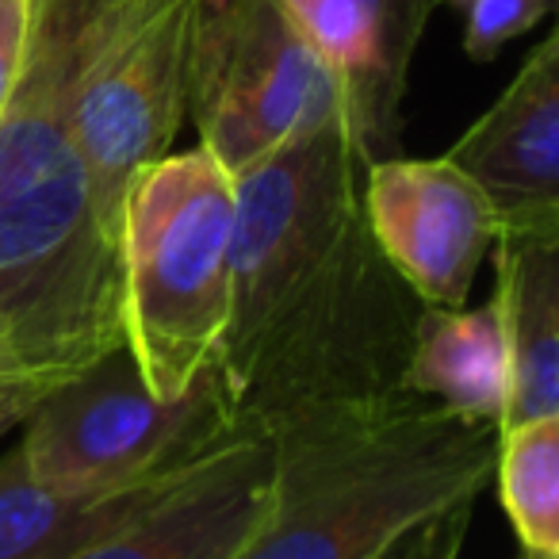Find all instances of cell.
Instances as JSON below:
<instances>
[{
    "mask_svg": "<svg viewBox=\"0 0 559 559\" xmlns=\"http://www.w3.org/2000/svg\"><path fill=\"white\" fill-rule=\"evenodd\" d=\"M421 299L376 246L345 116L234 173L215 372L246 426L403 395Z\"/></svg>",
    "mask_w": 559,
    "mask_h": 559,
    "instance_id": "6da1fadb",
    "label": "cell"
},
{
    "mask_svg": "<svg viewBox=\"0 0 559 559\" xmlns=\"http://www.w3.org/2000/svg\"><path fill=\"white\" fill-rule=\"evenodd\" d=\"M261 525L234 559H460L498 429L421 395L280 421Z\"/></svg>",
    "mask_w": 559,
    "mask_h": 559,
    "instance_id": "7a4b0ae2",
    "label": "cell"
},
{
    "mask_svg": "<svg viewBox=\"0 0 559 559\" xmlns=\"http://www.w3.org/2000/svg\"><path fill=\"white\" fill-rule=\"evenodd\" d=\"M234 177L203 146L131 185L119 230L123 345L150 395L180 399L215 368L230 314Z\"/></svg>",
    "mask_w": 559,
    "mask_h": 559,
    "instance_id": "3957f363",
    "label": "cell"
},
{
    "mask_svg": "<svg viewBox=\"0 0 559 559\" xmlns=\"http://www.w3.org/2000/svg\"><path fill=\"white\" fill-rule=\"evenodd\" d=\"M261 429L234 414L215 368L180 399L146 391L127 345L39 395L20 452L32 475L66 490H119L177 479Z\"/></svg>",
    "mask_w": 559,
    "mask_h": 559,
    "instance_id": "277c9868",
    "label": "cell"
},
{
    "mask_svg": "<svg viewBox=\"0 0 559 559\" xmlns=\"http://www.w3.org/2000/svg\"><path fill=\"white\" fill-rule=\"evenodd\" d=\"M185 116L234 177L345 108L334 70L284 0H200Z\"/></svg>",
    "mask_w": 559,
    "mask_h": 559,
    "instance_id": "5b68a950",
    "label": "cell"
},
{
    "mask_svg": "<svg viewBox=\"0 0 559 559\" xmlns=\"http://www.w3.org/2000/svg\"><path fill=\"white\" fill-rule=\"evenodd\" d=\"M365 173L360 203L391 269L421 304L464 307L498 238L479 185L449 157L399 154Z\"/></svg>",
    "mask_w": 559,
    "mask_h": 559,
    "instance_id": "8992f818",
    "label": "cell"
},
{
    "mask_svg": "<svg viewBox=\"0 0 559 559\" xmlns=\"http://www.w3.org/2000/svg\"><path fill=\"white\" fill-rule=\"evenodd\" d=\"M502 230L559 234V35L548 32L506 93L452 142Z\"/></svg>",
    "mask_w": 559,
    "mask_h": 559,
    "instance_id": "52a82bcc",
    "label": "cell"
},
{
    "mask_svg": "<svg viewBox=\"0 0 559 559\" xmlns=\"http://www.w3.org/2000/svg\"><path fill=\"white\" fill-rule=\"evenodd\" d=\"M342 85L360 169L399 157L411 70L437 0H284Z\"/></svg>",
    "mask_w": 559,
    "mask_h": 559,
    "instance_id": "ba28073f",
    "label": "cell"
},
{
    "mask_svg": "<svg viewBox=\"0 0 559 559\" xmlns=\"http://www.w3.org/2000/svg\"><path fill=\"white\" fill-rule=\"evenodd\" d=\"M272 441L246 433L73 559H234L269 510Z\"/></svg>",
    "mask_w": 559,
    "mask_h": 559,
    "instance_id": "9c48e42d",
    "label": "cell"
},
{
    "mask_svg": "<svg viewBox=\"0 0 559 559\" xmlns=\"http://www.w3.org/2000/svg\"><path fill=\"white\" fill-rule=\"evenodd\" d=\"M495 299L506 337V411L498 433L559 418V234L495 238Z\"/></svg>",
    "mask_w": 559,
    "mask_h": 559,
    "instance_id": "30bf717a",
    "label": "cell"
},
{
    "mask_svg": "<svg viewBox=\"0 0 559 559\" xmlns=\"http://www.w3.org/2000/svg\"><path fill=\"white\" fill-rule=\"evenodd\" d=\"M180 479L185 475L119 490H66L32 475L16 444L0 456V559H73Z\"/></svg>",
    "mask_w": 559,
    "mask_h": 559,
    "instance_id": "8fae6325",
    "label": "cell"
},
{
    "mask_svg": "<svg viewBox=\"0 0 559 559\" xmlns=\"http://www.w3.org/2000/svg\"><path fill=\"white\" fill-rule=\"evenodd\" d=\"M403 391L498 429L506 411V337L495 299L483 307L421 304Z\"/></svg>",
    "mask_w": 559,
    "mask_h": 559,
    "instance_id": "7c38bea8",
    "label": "cell"
},
{
    "mask_svg": "<svg viewBox=\"0 0 559 559\" xmlns=\"http://www.w3.org/2000/svg\"><path fill=\"white\" fill-rule=\"evenodd\" d=\"M495 475L521 548L559 556V418L498 433Z\"/></svg>",
    "mask_w": 559,
    "mask_h": 559,
    "instance_id": "4fadbf2b",
    "label": "cell"
},
{
    "mask_svg": "<svg viewBox=\"0 0 559 559\" xmlns=\"http://www.w3.org/2000/svg\"><path fill=\"white\" fill-rule=\"evenodd\" d=\"M464 24V55L475 62L498 58L513 39L556 12V0H449Z\"/></svg>",
    "mask_w": 559,
    "mask_h": 559,
    "instance_id": "5bb4252c",
    "label": "cell"
},
{
    "mask_svg": "<svg viewBox=\"0 0 559 559\" xmlns=\"http://www.w3.org/2000/svg\"><path fill=\"white\" fill-rule=\"evenodd\" d=\"M27 47V0H0V108L16 88Z\"/></svg>",
    "mask_w": 559,
    "mask_h": 559,
    "instance_id": "9a60e30c",
    "label": "cell"
},
{
    "mask_svg": "<svg viewBox=\"0 0 559 559\" xmlns=\"http://www.w3.org/2000/svg\"><path fill=\"white\" fill-rule=\"evenodd\" d=\"M39 395H47V391L27 388V383L0 380V437L9 433V429L24 426L27 411H32L35 403H39Z\"/></svg>",
    "mask_w": 559,
    "mask_h": 559,
    "instance_id": "2e32d148",
    "label": "cell"
},
{
    "mask_svg": "<svg viewBox=\"0 0 559 559\" xmlns=\"http://www.w3.org/2000/svg\"><path fill=\"white\" fill-rule=\"evenodd\" d=\"M521 559H559V556H540V551H525V548H521Z\"/></svg>",
    "mask_w": 559,
    "mask_h": 559,
    "instance_id": "e0dca14e",
    "label": "cell"
}]
</instances>
